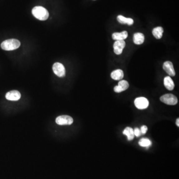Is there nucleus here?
Returning a JSON list of instances; mask_svg holds the SVG:
<instances>
[{"label": "nucleus", "instance_id": "aec40b11", "mask_svg": "<svg viewBox=\"0 0 179 179\" xmlns=\"http://www.w3.org/2000/svg\"><path fill=\"white\" fill-rule=\"evenodd\" d=\"M140 130L141 131V134H145L147 133L148 128L146 125H143V126H141Z\"/></svg>", "mask_w": 179, "mask_h": 179}, {"label": "nucleus", "instance_id": "39448f33", "mask_svg": "<svg viewBox=\"0 0 179 179\" xmlns=\"http://www.w3.org/2000/svg\"><path fill=\"white\" fill-rule=\"evenodd\" d=\"M53 72L55 75L59 77H63L65 76L66 70L64 65L60 63H55L52 67Z\"/></svg>", "mask_w": 179, "mask_h": 179}, {"label": "nucleus", "instance_id": "4468645a", "mask_svg": "<svg viewBox=\"0 0 179 179\" xmlns=\"http://www.w3.org/2000/svg\"><path fill=\"white\" fill-rule=\"evenodd\" d=\"M144 36L140 32H137L133 35V42L135 44L140 45L143 44L144 41Z\"/></svg>", "mask_w": 179, "mask_h": 179}, {"label": "nucleus", "instance_id": "7ed1b4c3", "mask_svg": "<svg viewBox=\"0 0 179 179\" xmlns=\"http://www.w3.org/2000/svg\"><path fill=\"white\" fill-rule=\"evenodd\" d=\"M160 101L168 105H176L178 103L177 97L171 94H164L160 97Z\"/></svg>", "mask_w": 179, "mask_h": 179}, {"label": "nucleus", "instance_id": "1a4fd4ad", "mask_svg": "<svg viewBox=\"0 0 179 179\" xmlns=\"http://www.w3.org/2000/svg\"><path fill=\"white\" fill-rule=\"evenodd\" d=\"M21 98V94L20 92L16 90L10 91L6 94V98L9 101H18Z\"/></svg>", "mask_w": 179, "mask_h": 179}, {"label": "nucleus", "instance_id": "6ab92c4d", "mask_svg": "<svg viewBox=\"0 0 179 179\" xmlns=\"http://www.w3.org/2000/svg\"><path fill=\"white\" fill-rule=\"evenodd\" d=\"M133 130L134 136H136V137H139L141 135V131L138 128H135Z\"/></svg>", "mask_w": 179, "mask_h": 179}, {"label": "nucleus", "instance_id": "dca6fc26", "mask_svg": "<svg viewBox=\"0 0 179 179\" xmlns=\"http://www.w3.org/2000/svg\"><path fill=\"white\" fill-rule=\"evenodd\" d=\"M123 134L127 136L128 140L129 141L133 140L134 138L133 129L130 127H127L125 128L124 130L123 131Z\"/></svg>", "mask_w": 179, "mask_h": 179}, {"label": "nucleus", "instance_id": "9d476101", "mask_svg": "<svg viewBox=\"0 0 179 179\" xmlns=\"http://www.w3.org/2000/svg\"><path fill=\"white\" fill-rule=\"evenodd\" d=\"M129 87V84L126 80H121L119 81L118 86L114 87V91L116 93H119L123 91H125Z\"/></svg>", "mask_w": 179, "mask_h": 179}, {"label": "nucleus", "instance_id": "f3484780", "mask_svg": "<svg viewBox=\"0 0 179 179\" xmlns=\"http://www.w3.org/2000/svg\"><path fill=\"white\" fill-rule=\"evenodd\" d=\"M164 30L161 27H155L152 31V34L156 39H159L162 38Z\"/></svg>", "mask_w": 179, "mask_h": 179}, {"label": "nucleus", "instance_id": "20e7f679", "mask_svg": "<svg viewBox=\"0 0 179 179\" xmlns=\"http://www.w3.org/2000/svg\"><path fill=\"white\" fill-rule=\"evenodd\" d=\"M73 123V119L69 115H63L58 117L56 119V123L58 125H71Z\"/></svg>", "mask_w": 179, "mask_h": 179}, {"label": "nucleus", "instance_id": "f8f14e48", "mask_svg": "<svg viewBox=\"0 0 179 179\" xmlns=\"http://www.w3.org/2000/svg\"><path fill=\"white\" fill-rule=\"evenodd\" d=\"M164 84L166 88L169 91H172L175 87L174 83L170 76H167L164 79Z\"/></svg>", "mask_w": 179, "mask_h": 179}, {"label": "nucleus", "instance_id": "a211bd4d", "mask_svg": "<svg viewBox=\"0 0 179 179\" xmlns=\"http://www.w3.org/2000/svg\"><path fill=\"white\" fill-rule=\"evenodd\" d=\"M151 144V141L148 138H142L139 141V145L141 147H149Z\"/></svg>", "mask_w": 179, "mask_h": 179}, {"label": "nucleus", "instance_id": "412c9836", "mask_svg": "<svg viewBox=\"0 0 179 179\" xmlns=\"http://www.w3.org/2000/svg\"><path fill=\"white\" fill-rule=\"evenodd\" d=\"M176 125L177 126L179 127V119H177V120H176Z\"/></svg>", "mask_w": 179, "mask_h": 179}, {"label": "nucleus", "instance_id": "f03ea898", "mask_svg": "<svg viewBox=\"0 0 179 179\" xmlns=\"http://www.w3.org/2000/svg\"><path fill=\"white\" fill-rule=\"evenodd\" d=\"M21 46V42L17 39H7L1 44V48L6 51H14L17 49Z\"/></svg>", "mask_w": 179, "mask_h": 179}, {"label": "nucleus", "instance_id": "2eb2a0df", "mask_svg": "<svg viewBox=\"0 0 179 179\" xmlns=\"http://www.w3.org/2000/svg\"><path fill=\"white\" fill-rule=\"evenodd\" d=\"M117 20L120 23L128 24L129 26L133 25L134 22L132 18L125 17L122 15H119L117 17Z\"/></svg>", "mask_w": 179, "mask_h": 179}, {"label": "nucleus", "instance_id": "ddd939ff", "mask_svg": "<svg viewBox=\"0 0 179 179\" xmlns=\"http://www.w3.org/2000/svg\"><path fill=\"white\" fill-rule=\"evenodd\" d=\"M111 77L114 80H122L124 77V73L123 70L120 69H117L112 72L111 73Z\"/></svg>", "mask_w": 179, "mask_h": 179}, {"label": "nucleus", "instance_id": "6e6552de", "mask_svg": "<svg viewBox=\"0 0 179 179\" xmlns=\"http://www.w3.org/2000/svg\"><path fill=\"white\" fill-rule=\"evenodd\" d=\"M163 67L166 72L167 73L169 76L172 77L175 76V71L173 66V63L169 61H166L163 64Z\"/></svg>", "mask_w": 179, "mask_h": 179}, {"label": "nucleus", "instance_id": "0eeeda50", "mask_svg": "<svg viewBox=\"0 0 179 179\" xmlns=\"http://www.w3.org/2000/svg\"><path fill=\"white\" fill-rule=\"evenodd\" d=\"M125 46L124 41H116L114 44V51L117 55H120L123 52V49Z\"/></svg>", "mask_w": 179, "mask_h": 179}, {"label": "nucleus", "instance_id": "f257e3e1", "mask_svg": "<svg viewBox=\"0 0 179 179\" xmlns=\"http://www.w3.org/2000/svg\"><path fill=\"white\" fill-rule=\"evenodd\" d=\"M33 16L41 21H46L49 17V12L46 9L41 6H36L32 10Z\"/></svg>", "mask_w": 179, "mask_h": 179}, {"label": "nucleus", "instance_id": "9b49d317", "mask_svg": "<svg viewBox=\"0 0 179 179\" xmlns=\"http://www.w3.org/2000/svg\"><path fill=\"white\" fill-rule=\"evenodd\" d=\"M128 36V33L126 31L122 32H114L112 35V38L115 41H124Z\"/></svg>", "mask_w": 179, "mask_h": 179}, {"label": "nucleus", "instance_id": "423d86ee", "mask_svg": "<svg viewBox=\"0 0 179 179\" xmlns=\"http://www.w3.org/2000/svg\"><path fill=\"white\" fill-rule=\"evenodd\" d=\"M149 101L144 97H139L134 101L135 107L139 109H147L149 106Z\"/></svg>", "mask_w": 179, "mask_h": 179}]
</instances>
